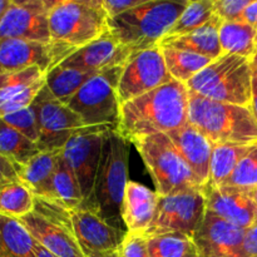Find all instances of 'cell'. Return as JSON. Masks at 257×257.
Wrapping results in <instances>:
<instances>
[{
  "label": "cell",
  "mask_w": 257,
  "mask_h": 257,
  "mask_svg": "<svg viewBox=\"0 0 257 257\" xmlns=\"http://www.w3.org/2000/svg\"><path fill=\"white\" fill-rule=\"evenodd\" d=\"M145 2L146 0H102V5L109 19H112L128 10L135 9Z\"/></svg>",
  "instance_id": "f35d334b"
},
{
  "label": "cell",
  "mask_w": 257,
  "mask_h": 257,
  "mask_svg": "<svg viewBox=\"0 0 257 257\" xmlns=\"http://www.w3.org/2000/svg\"><path fill=\"white\" fill-rule=\"evenodd\" d=\"M251 192H252V197H253V201H255V203H256V207H257V186L255 188H252V190H251Z\"/></svg>",
  "instance_id": "bcb514c9"
},
{
  "label": "cell",
  "mask_w": 257,
  "mask_h": 257,
  "mask_svg": "<svg viewBox=\"0 0 257 257\" xmlns=\"http://www.w3.org/2000/svg\"><path fill=\"white\" fill-rule=\"evenodd\" d=\"M3 120L5 123L17 130L25 137L29 138L32 142L37 143L39 141V132H38V120H37V113H35L33 104L30 107L24 108V109L19 110V112L12 113L9 115L3 117Z\"/></svg>",
  "instance_id": "d590c367"
},
{
  "label": "cell",
  "mask_w": 257,
  "mask_h": 257,
  "mask_svg": "<svg viewBox=\"0 0 257 257\" xmlns=\"http://www.w3.org/2000/svg\"><path fill=\"white\" fill-rule=\"evenodd\" d=\"M112 127H87L73 136L62 150V158L77 177L84 203L92 195L95 176L99 167L104 135Z\"/></svg>",
  "instance_id": "5bb4252c"
},
{
  "label": "cell",
  "mask_w": 257,
  "mask_h": 257,
  "mask_svg": "<svg viewBox=\"0 0 257 257\" xmlns=\"http://www.w3.org/2000/svg\"><path fill=\"white\" fill-rule=\"evenodd\" d=\"M167 135L188 166L192 168L201 186L205 187L210 180L213 143L190 123L168 132Z\"/></svg>",
  "instance_id": "44dd1931"
},
{
  "label": "cell",
  "mask_w": 257,
  "mask_h": 257,
  "mask_svg": "<svg viewBox=\"0 0 257 257\" xmlns=\"http://www.w3.org/2000/svg\"><path fill=\"white\" fill-rule=\"evenodd\" d=\"M223 186L252 190L257 186V145L238 162L231 177Z\"/></svg>",
  "instance_id": "e575fe53"
},
{
  "label": "cell",
  "mask_w": 257,
  "mask_h": 257,
  "mask_svg": "<svg viewBox=\"0 0 257 257\" xmlns=\"http://www.w3.org/2000/svg\"><path fill=\"white\" fill-rule=\"evenodd\" d=\"M150 257H200L193 237L181 232L148 238Z\"/></svg>",
  "instance_id": "4dcf8cb0"
},
{
  "label": "cell",
  "mask_w": 257,
  "mask_h": 257,
  "mask_svg": "<svg viewBox=\"0 0 257 257\" xmlns=\"http://www.w3.org/2000/svg\"><path fill=\"white\" fill-rule=\"evenodd\" d=\"M119 257H150L148 238L142 233L127 232L120 245Z\"/></svg>",
  "instance_id": "74e56055"
},
{
  "label": "cell",
  "mask_w": 257,
  "mask_h": 257,
  "mask_svg": "<svg viewBox=\"0 0 257 257\" xmlns=\"http://www.w3.org/2000/svg\"><path fill=\"white\" fill-rule=\"evenodd\" d=\"M97 73L83 72L74 68H64L57 65L45 77V87L49 89L53 97L59 102L67 104L73 95Z\"/></svg>",
  "instance_id": "83f0119b"
},
{
  "label": "cell",
  "mask_w": 257,
  "mask_h": 257,
  "mask_svg": "<svg viewBox=\"0 0 257 257\" xmlns=\"http://www.w3.org/2000/svg\"><path fill=\"white\" fill-rule=\"evenodd\" d=\"M132 143L152 177L158 196L203 188L167 133L136 138Z\"/></svg>",
  "instance_id": "8992f818"
},
{
  "label": "cell",
  "mask_w": 257,
  "mask_h": 257,
  "mask_svg": "<svg viewBox=\"0 0 257 257\" xmlns=\"http://www.w3.org/2000/svg\"><path fill=\"white\" fill-rule=\"evenodd\" d=\"M15 182H20L18 176V165L5 156L0 155V188Z\"/></svg>",
  "instance_id": "ab89813d"
},
{
  "label": "cell",
  "mask_w": 257,
  "mask_h": 257,
  "mask_svg": "<svg viewBox=\"0 0 257 257\" xmlns=\"http://www.w3.org/2000/svg\"><path fill=\"white\" fill-rule=\"evenodd\" d=\"M38 120L39 151H62L68 141L83 131L85 124L67 104L55 99L47 87L33 102Z\"/></svg>",
  "instance_id": "8fae6325"
},
{
  "label": "cell",
  "mask_w": 257,
  "mask_h": 257,
  "mask_svg": "<svg viewBox=\"0 0 257 257\" xmlns=\"http://www.w3.org/2000/svg\"><path fill=\"white\" fill-rule=\"evenodd\" d=\"M188 123L213 145L257 143V119L250 107L217 102L190 92Z\"/></svg>",
  "instance_id": "277c9868"
},
{
  "label": "cell",
  "mask_w": 257,
  "mask_h": 257,
  "mask_svg": "<svg viewBox=\"0 0 257 257\" xmlns=\"http://www.w3.org/2000/svg\"><path fill=\"white\" fill-rule=\"evenodd\" d=\"M242 257H257V225L245 230L242 241Z\"/></svg>",
  "instance_id": "60d3db41"
},
{
  "label": "cell",
  "mask_w": 257,
  "mask_h": 257,
  "mask_svg": "<svg viewBox=\"0 0 257 257\" xmlns=\"http://www.w3.org/2000/svg\"><path fill=\"white\" fill-rule=\"evenodd\" d=\"M220 44L223 54L252 60L257 53V28L242 22H222Z\"/></svg>",
  "instance_id": "d4e9b609"
},
{
  "label": "cell",
  "mask_w": 257,
  "mask_h": 257,
  "mask_svg": "<svg viewBox=\"0 0 257 257\" xmlns=\"http://www.w3.org/2000/svg\"><path fill=\"white\" fill-rule=\"evenodd\" d=\"M186 85L190 92L208 99L251 107V60L238 55L223 54L212 60Z\"/></svg>",
  "instance_id": "52a82bcc"
},
{
  "label": "cell",
  "mask_w": 257,
  "mask_h": 257,
  "mask_svg": "<svg viewBox=\"0 0 257 257\" xmlns=\"http://www.w3.org/2000/svg\"><path fill=\"white\" fill-rule=\"evenodd\" d=\"M188 0H146L108 22V32L132 54L158 47Z\"/></svg>",
  "instance_id": "3957f363"
},
{
  "label": "cell",
  "mask_w": 257,
  "mask_h": 257,
  "mask_svg": "<svg viewBox=\"0 0 257 257\" xmlns=\"http://www.w3.org/2000/svg\"><path fill=\"white\" fill-rule=\"evenodd\" d=\"M47 73L39 67L0 74V118L30 107L45 87Z\"/></svg>",
  "instance_id": "ffe728a7"
},
{
  "label": "cell",
  "mask_w": 257,
  "mask_h": 257,
  "mask_svg": "<svg viewBox=\"0 0 257 257\" xmlns=\"http://www.w3.org/2000/svg\"><path fill=\"white\" fill-rule=\"evenodd\" d=\"M35 243L18 218L0 215V257H35Z\"/></svg>",
  "instance_id": "484cf974"
},
{
  "label": "cell",
  "mask_w": 257,
  "mask_h": 257,
  "mask_svg": "<svg viewBox=\"0 0 257 257\" xmlns=\"http://www.w3.org/2000/svg\"><path fill=\"white\" fill-rule=\"evenodd\" d=\"M221 24L222 20L213 14V17L198 29L181 37L163 38L158 45L186 50L215 60L222 55L220 44Z\"/></svg>",
  "instance_id": "cb8c5ba5"
},
{
  "label": "cell",
  "mask_w": 257,
  "mask_h": 257,
  "mask_svg": "<svg viewBox=\"0 0 257 257\" xmlns=\"http://www.w3.org/2000/svg\"><path fill=\"white\" fill-rule=\"evenodd\" d=\"M62 151H42L28 163L18 166V176L38 198L54 201L53 178L59 165Z\"/></svg>",
  "instance_id": "603a6c76"
},
{
  "label": "cell",
  "mask_w": 257,
  "mask_h": 257,
  "mask_svg": "<svg viewBox=\"0 0 257 257\" xmlns=\"http://www.w3.org/2000/svg\"><path fill=\"white\" fill-rule=\"evenodd\" d=\"M253 146L255 145H232V143L213 145L210 180H208V183L206 186L222 187L227 182L228 178L231 177L235 168L237 167L238 162L245 157L246 153Z\"/></svg>",
  "instance_id": "4316f807"
},
{
  "label": "cell",
  "mask_w": 257,
  "mask_h": 257,
  "mask_svg": "<svg viewBox=\"0 0 257 257\" xmlns=\"http://www.w3.org/2000/svg\"><path fill=\"white\" fill-rule=\"evenodd\" d=\"M160 196L141 183L130 181L122 205V220L127 232L142 233L150 228L156 216Z\"/></svg>",
  "instance_id": "7402d4cb"
},
{
  "label": "cell",
  "mask_w": 257,
  "mask_h": 257,
  "mask_svg": "<svg viewBox=\"0 0 257 257\" xmlns=\"http://www.w3.org/2000/svg\"><path fill=\"white\" fill-rule=\"evenodd\" d=\"M10 2H12V0H0V22H2L3 17H4V14H5V12L8 10V8H9Z\"/></svg>",
  "instance_id": "f6af8a7d"
},
{
  "label": "cell",
  "mask_w": 257,
  "mask_h": 257,
  "mask_svg": "<svg viewBox=\"0 0 257 257\" xmlns=\"http://www.w3.org/2000/svg\"><path fill=\"white\" fill-rule=\"evenodd\" d=\"M39 152L37 143L32 142L0 118V155L9 158L15 165L23 166Z\"/></svg>",
  "instance_id": "f546056e"
},
{
  "label": "cell",
  "mask_w": 257,
  "mask_h": 257,
  "mask_svg": "<svg viewBox=\"0 0 257 257\" xmlns=\"http://www.w3.org/2000/svg\"><path fill=\"white\" fill-rule=\"evenodd\" d=\"M206 211L205 187L160 196L153 222L143 236L150 238L163 233L181 232L193 237L202 225Z\"/></svg>",
  "instance_id": "9c48e42d"
},
{
  "label": "cell",
  "mask_w": 257,
  "mask_h": 257,
  "mask_svg": "<svg viewBox=\"0 0 257 257\" xmlns=\"http://www.w3.org/2000/svg\"><path fill=\"white\" fill-rule=\"evenodd\" d=\"M213 0H188L187 7L165 38L188 34L205 25L213 17Z\"/></svg>",
  "instance_id": "836d02e7"
},
{
  "label": "cell",
  "mask_w": 257,
  "mask_h": 257,
  "mask_svg": "<svg viewBox=\"0 0 257 257\" xmlns=\"http://www.w3.org/2000/svg\"><path fill=\"white\" fill-rule=\"evenodd\" d=\"M251 0H213V13L222 22H241V17Z\"/></svg>",
  "instance_id": "8d00e7d4"
},
{
  "label": "cell",
  "mask_w": 257,
  "mask_h": 257,
  "mask_svg": "<svg viewBox=\"0 0 257 257\" xmlns=\"http://www.w3.org/2000/svg\"><path fill=\"white\" fill-rule=\"evenodd\" d=\"M188 108L187 85L173 79L120 104L117 131L128 142L145 136L172 132L187 124Z\"/></svg>",
  "instance_id": "6da1fadb"
},
{
  "label": "cell",
  "mask_w": 257,
  "mask_h": 257,
  "mask_svg": "<svg viewBox=\"0 0 257 257\" xmlns=\"http://www.w3.org/2000/svg\"><path fill=\"white\" fill-rule=\"evenodd\" d=\"M34 251H35V257H58V256L53 255L52 252H49L47 248L43 247V246L38 242L35 243Z\"/></svg>",
  "instance_id": "ee69618b"
},
{
  "label": "cell",
  "mask_w": 257,
  "mask_h": 257,
  "mask_svg": "<svg viewBox=\"0 0 257 257\" xmlns=\"http://www.w3.org/2000/svg\"><path fill=\"white\" fill-rule=\"evenodd\" d=\"M38 243L58 257H84L63 217L62 205L35 197L34 211L19 218Z\"/></svg>",
  "instance_id": "30bf717a"
},
{
  "label": "cell",
  "mask_w": 257,
  "mask_h": 257,
  "mask_svg": "<svg viewBox=\"0 0 257 257\" xmlns=\"http://www.w3.org/2000/svg\"><path fill=\"white\" fill-rule=\"evenodd\" d=\"M63 217L84 257H119L120 245L127 232L117 230L85 208L63 207Z\"/></svg>",
  "instance_id": "7c38bea8"
},
{
  "label": "cell",
  "mask_w": 257,
  "mask_h": 257,
  "mask_svg": "<svg viewBox=\"0 0 257 257\" xmlns=\"http://www.w3.org/2000/svg\"><path fill=\"white\" fill-rule=\"evenodd\" d=\"M123 67L94 74L67 103L85 127H118L120 109L118 84Z\"/></svg>",
  "instance_id": "ba28073f"
},
{
  "label": "cell",
  "mask_w": 257,
  "mask_h": 257,
  "mask_svg": "<svg viewBox=\"0 0 257 257\" xmlns=\"http://www.w3.org/2000/svg\"><path fill=\"white\" fill-rule=\"evenodd\" d=\"M53 0H12L0 22V40L50 42L49 12Z\"/></svg>",
  "instance_id": "9a60e30c"
},
{
  "label": "cell",
  "mask_w": 257,
  "mask_h": 257,
  "mask_svg": "<svg viewBox=\"0 0 257 257\" xmlns=\"http://www.w3.org/2000/svg\"><path fill=\"white\" fill-rule=\"evenodd\" d=\"M245 230L206 211L202 225L193 235L200 257H242Z\"/></svg>",
  "instance_id": "e0dca14e"
},
{
  "label": "cell",
  "mask_w": 257,
  "mask_h": 257,
  "mask_svg": "<svg viewBox=\"0 0 257 257\" xmlns=\"http://www.w3.org/2000/svg\"><path fill=\"white\" fill-rule=\"evenodd\" d=\"M171 80L173 78L166 67L160 45L132 54L123 67L118 84L120 104L141 97Z\"/></svg>",
  "instance_id": "4fadbf2b"
},
{
  "label": "cell",
  "mask_w": 257,
  "mask_h": 257,
  "mask_svg": "<svg viewBox=\"0 0 257 257\" xmlns=\"http://www.w3.org/2000/svg\"><path fill=\"white\" fill-rule=\"evenodd\" d=\"M161 49L171 77L185 84L212 62L210 58L186 50L168 47H161Z\"/></svg>",
  "instance_id": "f1b7e54d"
},
{
  "label": "cell",
  "mask_w": 257,
  "mask_h": 257,
  "mask_svg": "<svg viewBox=\"0 0 257 257\" xmlns=\"http://www.w3.org/2000/svg\"><path fill=\"white\" fill-rule=\"evenodd\" d=\"M207 211L237 227L247 230L257 225V207L251 190L230 187H205Z\"/></svg>",
  "instance_id": "ac0fdd59"
},
{
  "label": "cell",
  "mask_w": 257,
  "mask_h": 257,
  "mask_svg": "<svg viewBox=\"0 0 257 257\" xmlns=\"http://www.w3.org/2000/svg\"><path fill=\"white\" fill-rule=\"evenodd\" d=\"M69 53L52 43L24 39L0 40V74L39 67L45 73L59 65Z\"/></svg>",
  "instance_id": "2e32d148"
},
{
  "label": "cell",
  "mask_w": 257,
  "mask_h": 257,
  "mask_svg": "<svg viewBox=\"0 0 257 257\" xmlns=\"http://www.w3.org/2000/svg\"><path fill=\"white\" fill-rule=\"evenodd\" d=\"M109 17L102 0H53L50 43L73 54L108 32Z\"/></svg>",
  "instance_id": "5b68a950"
},
{
  "label": "cell",
  "mask_w": 257,
  "mask_h": 257,
  "mask_svg": "<svg viewBox=\"0 0 257 257\" xmlns=\"http://www.w3.org/2000/svg\"><path fill=\"white\" fill-rule=\"evenodd\" d=\"M131 55L132 53L107 32L97 40L70 54L59 65L83 72L99 73L112 68L123 67Z\"/></svg>",
  "instance_id": "d6986e66"
},
{
  "label": "cell",
  "mask_w": 257,
  "mask_h": 257,
  "mask_svg": "<svg viewBox=\"0 0 257 257\" xmlns=\"http://www.w3.org/2000/svg\"><path fill=\"white\" fill-rule=\"evenodd\" d=\"M241 22L257 28V0H251L245 8L241 17Z\"/></svg>",
  "instance_id": "b9f144b4"
},
{
  "label": "cell",
  "mask_w": 257,
  "mask_h": 257,
  "mask_svg": "<svg viewBox=\"0 0 257 257\" xmlns=\"http://www.w3.org/2000/svg\"><path fill=\"white\" fill-rule=\"evenodd\" d=\"M252 67V90H251V110L257 119V53L251 60Z\"/></svg>",
  "instance_id": "7bdbcfd3"
},
{
  "label": "cell",
  "mask_w": 257,
  "mask_h": 257,
  "mask_svg": "<svg viewBox=\"0 0 257 257\" xmlns=\"http://www.w3.org/2000/svg\"><path fill=\"white\" fill-rule=\"evenodd\" d=\"M130 142L117 130L104 135L99 167L92 195L82 208L97 213L117 230L127 232L122 220V205L128 182Z\"/></svg>",
  "instance_id": "7a4b0ae2"
},
{
  "label": "cell",
  "mask_w": 257,
  "mask_h": 257,
  "mask_svg": "<svg viewBox=\"0 0 257 257\" xmlns=\"http://www.w3.org/2000/svg\"><path fill=\"white\" fill-rule=\"evenodd\" d=\"M53 190H54L55 198L53 202L59 203L68 210H77L83 207L84 198L77 177L62 157L53 178Z\"/></svg>",
  "instance_id": "1f68e13d"
},
{
  "label": "cell",
  "mask_w": 257,
  "mask_h": 257,
  "mask_svg": "<svg viewBox=\"0 0 257 257\" xmlns=\"http://www.w3.org/2000/svg\"><path fill=\"white\" fill-rule=\"evenodd\" d=\"M35 196L22 182L10 183L0 188V215L22 218L34 211Z\"/></svg>",
  "instance_id": "d6a6232c"
}]
</instances>
